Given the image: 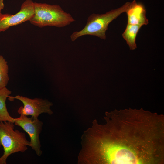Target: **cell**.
Masks as SVG:
<instances>
[{
	"instance_id": "1",
	"label": "cell",
	"mask_w": 164,
	"mask_h": 164,
	"mask_svg": "<svg viewBox=\"0 0 164 164\" xmlns=\"http://www.w3.org/2000/svg\"><path fill=\"white\" fill-rule=\"evenodd\" d=\"M84 132L78 163L163 164L164 116L128 109L106 112Z\"/></svg>"
},
{
	"instance_id": "4",
	"label": "cell",
	"mask_w": 164,
	"mask_h": 164,
	"mask_svg": "<svg viewBox=\"0 0 164 164\" xmlns=\"http://www.w3.org/2000/svg\"><path fill=\"white\" fill-rule=\"evenodd\" d=\"M14 123L0 121V147L3 148V155L0 157V164H6L9 156L18 152L24 153L31 147L25 134L14 130Z\"/></svg>"
},
{
	"instance_id": "11",
	"label": "cell",
	"mask_w": 164,
	"mask_h": 164,
	"mask_svg": "<svg viewBox=\"0 0 164 164\" xmlns=\"http://www.w3.org/2000/svg\"><path fill=\"white\" fill-rule=\"evenodd\" d=\"M7 62L0 55V88L6 87L9 80Z\"/></svg>"
},
{
	"instance_id": "9",
	"label": "cell",
	"mask_w": 164,
	"mask_h": 164,
	"mask_svg": "<svg viewBox=\"0 0 164 164\" xmlns=\"http://www.w3.org/2000/svg\"><path fill=\"white\" fill-rule=\"evenodd\" d=\"M11 91L6 87L0 88V121H8L14 123L15 118L12 117L6 108V101Z\"/></svg>"
},
{
	"instance_id": "7",
	"label": "cell",
	"mask_w": 164,
	"mask_h": 164,
	"mask_svg": "<svg viewBox=\"0 0 164 164\" xmlns=\"http://www.w3.org/2000/svg\"><path fill=\"white\" fill-rule=\"evenodd\" d=\"M34 3L32 0H26L15 14H2L0 16V32L6 30L10 27L29 21L34 15Z\"/></svg>"
},
{
	"instance_id": "2",
	"label": "cell",
	"mask_w": 164,
	"mask_h": 164,
	"mask_svg": "<svg viewBox=\"0 0 164 164\" xmlns=\"http://www.w3.org/2000/svg\"><path fill=\"white\" fill-rule=\"evenodd\" d=\"M75 21L72 15L64 11L59 5L34 2V14L29 21L40 28L46 26L61 28Z\"/></svg>"
},
{
	"instance_id": "12",
	"label": "cell",
	"mask_w": 164,
	"mask_h": 164,
	"mask_svg": "<svg viewBox=\"0 0 164 164\" xmlns=\"http://www.w3.org/2000/svg\"><path fill=\"white\" fill-rule=\"evenodd\" d=\"M4 0H0V16L2 14L1 10L3 9L4 7V4L3 2Z\"/></svg>"
},
{
	"instance_id": "8",
	"label": "cell",
	"mask_w": 164,
	"mask_h": 164,
	"mask_svg": "<svg viewBox=\"0 0 164 164\" xmlns=\"http://www.w3.org/2000/svg\"><path fill=\"white\" fill-rule=\"evenodd\" d=\"M125 12L128 17V23L142 26L149 23L146 17V10L142 3L135 0L129 2Z\"/></svg>"
},
{
	"instance_id": "5",
	"label": "cell",
	"mask_w": 164,
	"mask_h": 164,
	"mask_svg": "<svg viewBox=\"0 0 164 164\" xmlns=\"http://www.w3.org/2000/svg\"><path fill=\"white\" fill-rule=\"evenodd\" d=\"M16 125L21 127L29 135L30 138L31 147L38 156H40L42 154L41 149L39 135L43 125L42 121L38 118L20 114L19 117L15 118L14 122Z\"/></svg>"
},
{
	"instance_id": "3",
	"label": "cell",
	"mask_w": 164,
	"mask_h": 164,
	"mask_svg": "<svg viewBox=\"0 0 164 164\" xmlns=\"http://www.w3.org/2000/svg\"><path fill=\"white\" fill-rule=\"evenodd\" d=\"M130 2H127L121 7L103 14L93 13L88 18L84 27L81 30L73 32L70 36L71 41L86 35L97 36L101 39L106 38V31L109 24L122 13L125 12Z\"/></svg>"
},
{
	"instance_id": "10",
	"label": "cell",
	"mask_w": 164,
	"mask_h": 164,
	"mask_svg": "<svg viewBox=\"0 0 164 164\" xmlns=\"http://www.w3.org/2000/svg\"><path fill=\"white\" fill-rule=\"evenodd\" d=\"M142 26L127 24L122 36L126 41L130 50H133L137 48L136 39L137 34Z\"/></svg>"
},
{
	"instance_id": "6",
	"label": "cell",
	"mask_w": 164,
	"mask_h": 164,
	"mask_svg": "<svg viewBox=\"0 0 164 164\" xmlns=\"http://www.w3.org/2000/svg\"><path fill=\"white\" fill-rule=\"evenodd\" d=\"M8 98L11 101L16 99L22 103L23 106H20L17 111L20 115H31L34 118H38L43 113L49 115L53 113L50 108L53 104L47 100L37 98L32 99L19 95L14 97L9 96Z\"/></svg>"
}]
</instances>
